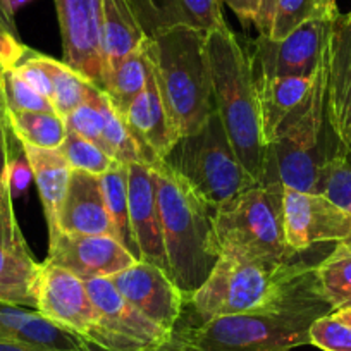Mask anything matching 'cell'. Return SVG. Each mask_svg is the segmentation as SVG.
I'll list each match as a JSON object with an SVG mask.
<instances>
[{
	"instance_id": "cell-2",
	"label": "cell",
	"mask_w": 351,
	"mask_h": 351,
	"mask_svg": "<svg viewBox=\"0 0 351 351\" xmlns=\"http://www.w3.org/2000/svg\"><path fill=\"white\" fill-rule=\"evenodd\" d=\"M157 183L167 274L190 298L214 269L221 246L214 224V208L205 204L164 160L152 164Z\"/></svg>"
},
{
	"instance_id": "cell-38",
	"label": "cell",
	"mask_w": 351,
	"mask_h": 351,
	"mask_svg": "<svg viewBox=\"0 0 351 351\" xmlns=\"http://www.w3.org/2000/svg\"><path fill=\"white\" fill-rule=\"evenodd\" d=\"M0 245L12 246V248H28L25 236L16 221L12 195L9 190L8 169L0 172Z\"/></svg>"
},
{
	"instance_id": "cell-49",
	"label": "cell",
	"mask_w": 351,
	"mask_h": 351,
	"mask_svg": "<svg viewBox=\"0 0 351 351\" xmlns=\"http://www.w3.org/2000/svg\"><path fill=\"white\" fill-rule=\"evenodd\" d=\"M33 0H8V4H9V9H11L12 14H18L19 11H21L23 8H26L28 4H32Z\"/></svg>"
},
{
	"instance_id": "cell-18",
	"label": "cell",
	"mask_w": 351,
	"mask_h": 351,
	"mask_svg": "<svg viewBox=\"0 0 351 351\" xmlns=\"http://www.w3.org/2000/svg\"><path fill=\"white\" fill-rule=\"evenodd\" d=\"M57 228L73 234L110 236L116 238V228L104 200L100 176L71 171L69 186L60 205Z\"/></svg>"
},
{
	"instance_id": "cell-44",
	"label": "cell",
	"mask_w": 351,
	"mask_h": 351,
	"mask_svg": "<svg viewBox=\"0 0 351 351\" xmlns=\"http://www.w3.org/2000/svg\"><path fill=\"white\" fill-rule=\"evenodd\" d=\"M276 8H278V0H262V5H260L258 19H256V28H258L260 35L269 36L271 35L272 21H274Z\"/></svg>"
},
{
	"instance_id": "cell-28",
	"label": "cell",
	"mask_w": 351,
	"mask_h": 351,
	"mask_svg": "<svg viewBox=\"0 0 351 351\" xmlns=\"http://www.w3.org/2000/svg\"><path fill=\"white\" fill-rule=\"evenodd\" d=\"M9 130L21 145L56 150L67 134L66 121L56 112H16L8 109Z\"/></svg>"
},
{
	"instance_id": "cell-1",
	"label": "cell",
	"mask_w": 351,
	"mask_h": 351,
	"mask_svg": "<svg viewBox=\"0 0 351 351\" xmlns=\"http://www.w3.org/2000/svg\"><path fill=\"white\" fill-rule=\"evenodd\" d=\"M332 312L312 265L272 305L183 330L193 351H291L310 344L312 324Z\"/></svg>"
},
{
	"instance_id": "cell-36",
	"label": "cell",
	"mask_w": 351,
	"mask_h": 351,
	"mask_svg": "<svg viewBox=\"0 0 351 351\" xmlns=\"http://www.w3.org/2000/svg\"><path fill=\"white\" fill-rule=\"evenodd\" d=\"M2 88H4L5 106L16 112H56L52 102L35 92L16 69L2 71Z\"/></svg>"
},
{
	"instance_id": "cell-10",
	"label": "cell",
	"mask_w": 351,
	"mask_h": 351,
	"mask_svg": "<svg viewBox=\"0 0 351 351\" xmlns=\"http://www.w3.org/2000/svg\"><path fill=\"white\" fill-rule=\"evenodd\" d=\"M330 23L332 19L327 18L312 19L282 40L258 35L250 50L256 76H313L322 60Z\"/></svg>"
},
{
	"instance_id": "cell-29",
	"label": "cell",
	"mask_w": 351,
	"mask_h": 351,
	"mask_svg": "<svg viewBox=\"0 0 351 351\" xmlns=\"http://www.w3.org/2000/svg\"><path fill=\"white\" fill-rule=\"evenodd\" d=\"M100 110L104 114V140H106L107 154L116 162L123 164H148L160 160L148 154L143 145L134 138L123 117L116 112L112 104L107 99L106 92L100 93Z\"/></svg>"
},
{
	"instance_id": "cell-51",
	"label": "cell",
	"mask_w": 351,
	"mask_h": 351,
	"mask_svg": "<svg viewBox=\"0 0 351 351\" xmlns=\"http://www.w3.org/2000/svg\"><path fill=\"white\" fill-rule=\"evenodd\" d=\"M344 243H346V245H348V246H350V248H351V234H350V236H348V238H346V239H344Z\"/></svg>"
},
{
	"instance_id": "cell-32",
	"label": "cell",
	"mask_w": 351,
	"mask_h": 351,
	"mask_svg": "<svg viewBox=\"0 0 351 351\" xmlns=\"http://www.w3.org/2000/svg\"><path fill=\"white\" fill-rule=\"evenodd\" d=\"M317 193L351 215V162L344 150L334 152L320 174Z\"/></svg>"
},
{
	"instance_id": "cell-25",
	"label": "cell",
	"mask_w": 351,
	"mask_h": 351,
	"mask_svg": "<svg viewBox=\"0 0 351 351\" xmlns=\"http://www.w3.org/2000/svg\"><path fill=\"white\" fill-rule=\"evenodd\" d=\"M38 272L28 248L0 245V303L36 310Z\"/></svg>"
},
{
	"instance_id": "cell-48",
	"label": "cell",
	"mask_w": 351,
	"mask_h": 351,
	"mask_svg": "<svg viewBox=\"0 0 351 351\" xmlns=\"http://www.w3.org/2000/svg\"><path fill=\"white\" fill-rule=\"evenodd\" d=\"M320 2V8H322L324 14L327 16L329 19H334L339 11H337V5H336V0H319Z\"/></svg>"
},
{
	"instance_id": "cell-24",
	"label": "cell",
	"mask_w": 351,
	"mask_h": 351,
	"mask_svg": "<svg viewBox=\"0 0 351 351\" xmlns=\"http://www.w3.org/2000/svg\"><path fill=\"white\" fill-rule=\"evenodd\" d=\"M147 38V33L141 28L130 0H102L100 40L106 64L104 77L131 52L140 49Z\"/></svg>"
},
{
	"instance_id": "cell-30",
	"label": "cell",
	"mask_w": 351,
	"mask_h": 351,
	"mask_svg": "<svg viewBox=\"0 0 351 351\" xmlns=\"http://www.w3.org/2000/svg\"><path fill=\"white\" fill-rule=\"evenodd\" d=\"M315 274L332 310L351 306V248L346 243H336L332 252L315 265Z\"/></svg>"
},
{
	"instance_id": "cell-35",
	"label": "cell",
	"mask_w": 351,
	"mask_h": 351,
	"mask_svg": "<svg viewBox=\"0 0 351 351\" xmlns=\"http://www.w3.org/2000/svg\"><path fill=\"white\" fill-rule=\"evenodd\" d=\"M100 93H102V88L95 86L90 99L74 109L64 121H66L67 130L107 152L106 140H104V114L100 110Z\"/></svg>"
},
{
	"instance_id": "cell-19",
	"label": "cell",
	"mask_w": 351,
	"mask_h": 351,
	"mask_svg": "<svg viewBox=\"0 0 351 351\" xmlns=\"http://www.w3.org/2000/svg\"><path fill=\"white\" fill-rule=\"evenodd\" d=\"M145 57H147V53H145ZM147 67V84H145L143 92L128 107L123 119L131 133L134 134V138L143 145L145 150L154 155L155 158L164 160L171 154L174 145L178 143L180 134H178L174 123H172L171 114H169L164 97L160 93V88L155 80L154 69L148 62V57Z\"/></svg>"
},
{
	"instance_id": "cell-12",
	"label": "cell",
	"mask_w": 351,
	"mask_h": 351,
	"mask_svg": "<svg viewBox=\"0 0 351 351\" xmlns=\"http://www.w3.org/2000/svg\"><path fill=\"white\" fill-rule=\"evenodd\" d=\"M282 212L286 243L295 253L320 243L344 241L351 234V215L324 195L285 188Z\"/></svg>"
},
{
	"instance_id": "cell-21",
	"label": "cell",
	"mask_w": 351,
	"mask_h": 351,
	"mask_svg": "<svg viewBox=\"0 0 351 351\" xmlns=\"http://www.w3.org/2000/svg\"><path fill=\"white\" fill-rule=\"evenodd\" d=\"M0 339L53 351L100 350L74 330L47 319L38 310L5 303H0Z\"/></svg>"
},
{
	"instance_id": "cell-31",
	"label": "cell",
	"mask_w": 351,
	"mask_h": 351,
	"mask_svg": "<svg viewBox=\"0 0 351 351\" xmlns=\"http://www.w3.org/2000/svg\"><path fill=\"white\" fill-rule=\"evenodd\" d=\"M104 200H106L107 210L116 228L117 241L123 243L134 256H136V246H134L133 236L130 229V202H128V164L114 162L112 167L100 176ZM138 258V256H136Z\"/></svg>"
},
{
	"instance_id": "cell-34",
	"label": "cell",
	"mask_w": 351,
	"mask_h": 351,
	"mask_svg": "<svg viewBox=\"0 0 351 351\" xmlns=\"http://www.w3.org/2000/svg\"><path fill=\"white\" fill-rule=\"evenodd\" d=\"M327 18L319 0H278L269 38L282 40L296 28L312 19ZM329 19V18H327Z\"/></svg>"
},
{
	"instance_id": "cell-13",
	"label": "cell",
	"mask_w": 351,
	"mask_h": 351,
	"mask_svg": "<svg viewBox=\"0 0 351 351\" xmlns=\"http://www.w3.org/2000/svg\"><path fill=\"white\" fill-rule=\"evenodd\" d=\"M62 38L64 62L102 86L104 53L100 40L102 0H53Z\"/></svg>"
},
{
	"instance_id": "cell-41",
	"label": "cell",
	"mask_w": 351,
	"mask_h": 351,
	"mask_svg": "<svg viewBox=\"0 0 351 351\" xmlns=\"http://www.w3.org/2000/svg\"><path fill=\"white\" fill-rule=\"evenodd\" d=\"M5 169H8L9 190H11L12 198H19L21 195L26 193V190H28L33 181V171L29 167L28 160H26L25 154H23V157L12 155L8 160Z\"/></svg>"
},
{
	"instance_id": "cell-39",
	"label": "cell",
	"mask_w": 351,
	"mask_h": 351,
	"mask_svg": "<svg viewBox=\"0 0 351 351\" xmlns=\"http://www.w3.org/2000/svg\"><path fill=\"white\" fill-rule=\"evenodd\" d=\"M16 73L29 84V86L38 92L40 95L45 97L47 100H52V80L47 73L45 66L40 60V53L29 50L28 56L14 67Z\"/></svg>"
},
{
	"instance_id": "cell-37",
	"label": "cell",
	"mask_w": 351,
	"mask_h": 351,
	"mask_svg": "<svg viewBox=\"0 0 351 351\" xmlns=\"http://www.w3.org/2000/svg\"><path fill=\"white\" fill-rule=\"evenodd\" d=\"M310 344L322 351H351V327L334 313L320 317L310 327Z\"/></svg>"
},
{
	"instance_id": "cell-3",
	"label": "cell",
	"mask_w": 351,
	"mask_h": 351,
	"mask_svg": "<svg viewBox=\"0 0 351 351\" xmlns=\"http://www.w3.org/2000/svg\"><path fill=\"white\" fill-rule=\"evenodd\" d=\"M215 110L245 171L260 183L265 165L262 124L250 50L228 25L205 35Z\"/></svg>"
},
{
	"instance_id": "cell-50",
	"label": "cell",
	"mask_w": 351,
	"mask_h": 351,
	"mask_svg": "<svg viewBox=\"0 0 351 351\" xmlns=\"http://www.w3.org/2000/svg\"><path fill=\"white\" fill-rule=\"evenodd\" d=\"M332 313L337 317V319L343 320L344 324H348V326L351 327V306H344V308L334 310Z\"/></svg>"
},
{
	"instance_id": "cell-45",
	"label": "cell",
	"mask_w": 351,
	"mask_h": 351,
	"mask_svg": "<svg viewBox=\"0 0 351 351\" xmlns=\"http://www.w3.org/2000/svg\"><path fill=\"white\" fill-rule=\"evenodd\" d=\"M145 351H193L191 350L190 343L186 339V334H184L183 327H176L174 334L171 336V339H167L165 343L158 344V346L150 348V350Z\"/></svg>"
},
{
	"instance_id": "cell-14",
	"label": "cell",
	"mask_w": 351,
	"mask_h": 351,
	"mask_svg": "<svg viewBox=\"0 0 351 351\" xmlns=\"http://www.w3.org/2000/svg\"><path fill=\"white\" fill-rule=\"evenodd\" d=\"M47 263L73 272L83 281L110 278L138 262L136 256L110 236L73 234L57 231L49 236Z\"/></svg>"
},
{
	"instance_id": "cell-46",
	"label": "cell",
	"mask_w": 351,
	"mask_h": 351,
	"mask_svg": "<svg viewBox=\"0 0 351 351\" xmlns=\"http://www.w3.org/2000/svg\"><path fill=\"white\" fill-rule=\"evenodd\" d=\"M14 18L16 16L12 14L11 9H9L8 0H0V23H2V25H4L9 32H12L14 35H18V28H16Z\"/></svg>"
},
{
	"instance_id": "cell-17",
	"label": "cell",
	"mask_w": 351,
	"mask_h": 351,
	"mask_svg": "<svg viewBox=\"0 0 351 351\" xmlns=\"http://www.w3.org/2000/svg\"><path fill=\"white\" fill-rule=\"evenodd\" d=\"M128 202L130 229L136 256L167 271L160 214L157 205L155 171L148 164H128Z\"/></svg>"
},
{
	"instance_id": "cell-15",
	"label": "cell",
	"mask_w": 351,
	"mask_h": 351,
	"mask_svg": "<svg viewBox=\"0 0 351 351\" xmlns=\"http://www.w3.org/2000/svg\"><path fill=\"white\" fill-rule=\"evenodd\" d=\"M109 279L138 312L162 329L174 332L186 298L167 271L155 263L138 260L131 267L110 276Z\"/></svg>"
},
{
	"instance_id": "cell-22",
	"label": "cell",
	"mask_w": 351,
	"mask_h": 351,
	"mask_svg": "<svg viewBox=\"0 0 351 351\" xmlns=\"http://www.w3.org/2000/svg\"><path fill=\"white\" fill-rule=\"evenodd\" d=\"M313 77L315 74L308 77H265L255 74L260 124H262V136L265 147L278 136L286 119L305 102L312 90Z\"/></svg>"
},
{
	"instance_id": "cell-6",
	"label": "cell",
	"mask_w": 351,
	"mask_h": 351,
	"mask_svg": "<svg viewBox=\"0 0 351 351\" xmlns=\"http://www.w3.org/2000/svg\"><path fill=\"white\" fill-rule=\"evenodd\" d=\"M327 128V73L322 56L308 97L267 145L260 183L317 193L326 162L334 152L343 150L329 148Z\"/></svg>"
},
{
	"instance_id": "cell-20",
	"label": "cell",
	"mask_w": 351,
	"mask_h": 351,
	"mask_svg": "<svg viewBox=\"0 0 351 351\" xmlns=\"http://www.w3.org/2000/svg\"><path fill=\"white\" fill-rule=\"evenodd\" d=\"M147 36L172 28H191L202 33L224 28L219 0H130Z\"/></svg>"
},
{
	"instance_id": "cell-40",
	"label": "cell",
	"mask_w": 351,
	"mask_h": 351,
	"mask_svg": "<svg viewBox=\"0 0 351 351\" xmlns=\"http://www.w3.org/2000/svg\"><path fill=\"white\" fill-rule=\"evenodd\" d=\"M29 49L25 43L19 42L18 35L9 32L2 23H0V71L12 69L18 66L26 56Z\"/></svg>"
},
{
	"instance_id": "cell-5",
	"label": "cell",
	"mask_w": 351,
	"mask_h": 351,
	"mask_svg": "<svg viewBox=\"0 0 351 351\" xmlns=\"http://www.w3.org/2000/svg\"><path fill=\"white\" fill-rule=\"evenodd\" d=\"M205 35L191 28H172L143 43L180 138L197 133L215 110Z\"/></svg>"
},
{
	"instance_id": "cell-9",
	"label": "cell",
	"mask_w": 351,
	"mask_h": 351,
	"mask_svg": "<svg viewBox=\"0 0 351 351\" xmlns=\"http://www.w3.org/2000/svg\"><path fill=\"white\" fill-rule=\"evenodd\" d=\"M84 286L99 313L100 334L97 348L100 350L145 351L165 343L174 334L138 312L109 278L88 279Z\"/></svg>"
},
{
	"instance_id": "cell-43",
	"label": "cell",
	"mask_w": 351,
	"mask_h": 351,
	"mask_svg": "<svg viewBox=\"0 0 351 351\" xmlns=\"http://www.w3.org/2000/svg\"><path fill=\"white\" fill-rule=\"evenodd\" d=\"M219 2H222V4H226L228 8H231V11L234 12L243 23H253V25H256L262 0H219Z\"/></svg>"
},
{
	"instance_id": "cell-27",
	"label": "cell",
	"mask_w": 351,
	"mask_h": 351,
	"mask_svg": "<svg viewBox=\"0 0 351 351\" xmlns=\"http://www.w3.org/2000/svg\"><path fill=\"white\" fill-rule=\"evenodd\" d=\"M40 60L45 66L50 80H52V107L57 116L66 119L74 109L86 102L93 93L97 84L67 66L66 62L52 59L40 53Z\"/></svg>"
},
{
	"instance_id": "cell-26",
	"label": "cell",
	"mask_w": 351,
	"mask_h": 351,
	"mask_svg": "<svg viewBox=\"0 0 351 351\" xmlns=\"http://www.w3.org/2000/svg\"><path fill=\"white\" fill-rule=\"evenodd\" d=\"M147 57L141 45L104 77L100 88L106 92L107 99L121 117L126 114L133 100L143 92L147 84Z\"/></svg>"
},
{
	"instance_id": "cell-11",
	"label": "cell",
	"mask_w": 351,
	"mask_h": 351,
	"mask_svg": "<svg viewBox=\"0 0 351 351\" xmlns=\"http://www.w3.org/2000/svg\"><path fill=\"white\" fill-rule=\"evenodd\" d=\"M36 310L47 319L74 330L93 346L99 343V313L83 279L52 263H40Z\"/></svg>"
},
{
	"instance_id": "cell-47",
	"label": "cell",
	"mask_w": 351,
	"mask_h": 351,
	"mask_svg": "<svg viewBox=\"0 0 351 351\" xmlns=\"http://www.w3.org/2000/svg\"><path fill=\"white\" fill-rule=\"evenodd\" d=\"M0 351H53V350H43V348L32 346V344H23V343H16V341L0 339ZM93 351H99V350H93Z\"/></svg>"
},
{
	"instance_id": "cell-7",
	"label": "cell",
	"mask_w": 351,
	"mask_h": 351,
	"mask_svg": "<svg viewBox=\"0 0 351 351\" xmlns=\"http://www.w3.org/2000/svg\"><path fill=\"white\" fill-rule=\"evenodd\" d=\"M164 162L214 210L256 184L238 160L217 110L197 133L180 138Z\"/></svg>"
},
{
	"instance_id": "cell-8",
	"label": "cell",
	"mask_w": 351,
	"mask_h": 351,
	"mask_svg": "<svg viewBox=\"0 0 351 351\" xmlns=\"http://www.w3.org/2000/svg\"><path fill=\"white\" fill-rule=\"evenodd\" d=\"M285 186L256 183L214 210L215 234L221 248L248 250L253 253L293 260L296 255L286 243Z\"/></svg>"
},
{
	"instance_id": "cell-16",
	"label": "cell",
	"mask_w": 351,
	"mask_h": 351,
	"mask_svg": "<svg viewBox=\"0 0 351 351\" xmlns=\"http://www.w3.org/2000/svg\"><path fill=\"white\" fill-rule=\"evenodd\" d=\"M327 121L339 147L351 158V12L330 23L326 50Z\"/></svg>"
},
{
	"instance_id": "cell-23",
	"label": "cell",
	"mask_w": 351,
	"mask_h": 351,
	"mask_svg": "<svg viewBox=\"0 0 351 351\" xmlns=\"http://www.w3.org/2000/svg\"><path fill=\"white\" fill-rule=\"evenodd\" d=\"M21 150L33 171V181L38 188L47 226H49V236H52L59 231L57 217H59L60 205H62L67 186H69L73 169L69 167L66 157L59 148L49 150V148L21 145Z\"/></svg>"
},
{
	"instance_id": "cell-4",
	"label": "cell",
	"mask_w": 351,
	"mask_h": 351,
	"mask_svg": "<svg viewBox=\"0 0 351 351\" xmlns=\"http://www.w3.org/2000/svg\"><path fill=\"white\" fill-rule=\"evenodd\" d=\"M308 267L312 265L226 246L204 285L190 296L191 308L200 324L263 308L278 302Z\"/></svg>"
},
{
	"instance_id": "cell-33",
	"label": "cell",
	"mask_w": 351,
	"mask_h": 351,
	"mask_svg": "<svg viewBox=\"0 0 351 351\" xmlns=\"http://www.w3.org/2000/svg\"><path fill=\"white\" fill-rule=\"evenodd\" d=\"M59 150L62 152L71 169H77V171L90 172L95 176H102L116 162L106 150L69 130H67Z\"/></svg>"
},
{
	"instance_id": "cell-42",
	"label": "cell",
	"mask_w": 351,
	"mask_h": 351,
	"mask_svg": "<svg viewBox=\"0 0 351 351\" xmlns=\"http://www.w3.org/2000/svg\"><path fill=\"white\" fill-rule=\"evenodd\" d=\"M8 106H5L4 88H2V71H0V172L4 171L8 160L12 157L8 143Z\"/></svg>"
}]
</instances>
